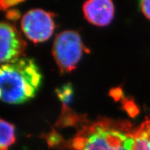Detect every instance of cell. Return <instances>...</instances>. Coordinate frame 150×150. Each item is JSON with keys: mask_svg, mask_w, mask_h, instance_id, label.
Returning a JSON list of instances; mask_svg holds the SVG:
<instances>
[{"mask_svg": "<svg viewBox=\"0 0 150 150\" xmlns=\"http://www.w3.org/2000/svg\"><path fill=\"white\" fill-rule=\"evenodd\" d=\"M133 150H150V118L134 129Z\"/></svg>", "mask_w": 150, "mask_h": 150, "instance_id": "obj_7", "label": "cell"}, {"mask_svg": "<svg viewBox=\"0 0 150 150\" xmlns=\"http://www.w3.org/2000/svg\"><path fill=\"white\" fill-rule=\"evenodd\" d=\"M53 16L42 9H32L24 15L21 28L24 35L33 42L47 40L54 29Z\"/></svg>", "mask_w": 150, "mask_h": 150, "instance_id": "obj_4", "label": "cell"}, {"mask_svg": "<svg viewBox=\"0 0 150 150\" xmlns=\"http://www.w3.org/2000/svg\"><path fill=\"white\" fill-rule=\"evenodd\" d=\"M15 140L13 125L1 119L0 121V150H7Z\"/></svg>", "mask_w": 150, "mask_h": 150, "instance_id": "obj_8", "label": "cell"}, {"mask_svg": "<svg viewBox=\"0 0 150 150\" xmlns=\"http://www.w3.org/2000/svg\"><path fill=\"white\" fill-rule=\"evenodd\" d=\"M59 99L64 104H67L70 102L72 97V88L70 85H65L56 91Z\"/></svg>", "mask_w": 150, "mask_h": 150, "instance_id": "obj_9", "label": "cell"}, {"mask_svg": "<svg viewBox=\"0 0 150 150\" xmlns=\"http://www.w3.org/2000/svg\"><path fill=\"white\" fill-rule=\"evenodd\" d=\"M134 129L128 122L99 119L79 131L71 150H133Z\"/></svg>", "mask_w": 150, "mask_h": 150, "instance_id": "obj_1", "label": "cell"}, {"mask_svg": "<svg viewBox=\"0 0 150 150\" xmlns=\"http://www.w3.org/2000/svg\"><path fill=\"white\" fill-rule=\"evenodd\" d=\"M85 50L79 34L74 31H65L56 35L52 53L61 72L74 70Z\"/></svg>", "mask_w": 150, "mask_h": 150, "instance_id": "obj_3", "label": "cell"}, {"mask_svg": "<svg viewBox=\"0 0 150 150\" xmlns=\"http://www.w3.org/2000/svg\"><path fill=\"white\" fill-rule=\"evenodd\" d=\"M22 1H14V0H11V1H8V0H6V1H3L1 0L0 1V4H1V8L2 10H6V9H8L11 6H16L18 4L22 3Z\"/></svg>", "mask_w": 150, "mask_h": 150, "instance_id": "obj_11", "label": "cell"}, {"mask_svg": "<svg viewBox=\"0 0 150 150\" xmlns=\"http://www.w3.org/2000/svg\"><path fill=\"white\" fill-rule=\"evenodd\" d=\"M42 81V74L32 59L20 57L1 64L0 97L7 104H19L33 98Z\"/></svg>", "mask_w": 150, "mask_h": 150, "instance_id": "obj_2", "label": "cell"}, {"mask_svg": "<svg viewBox=\"0 0 150 150\" xmlns=\"http://www.w3.org/2000/svg\"><path fill=\"white\" fill-rule=\"evenodd\" d=\"M84 16L90 23L98 27H105L112 21L114 5L110 0H90L83 4Z\"/></svg>", "mask_w": 150, "mask_h": 150, "instance_id": "obj_6", "label": "cell"}, {"mask_svg": "<svg viewBox=\"0 0 150 150\" xmlns=\"http://www.w3.org/2000/svg\"><path fill=\"white\" fill-rule=\"evenodd\" d=\"M26 47L21 34L12 24L2 22L0 25V61L2 64L20 58Z\"/></svg>", "mask_w": 150, "mask_h": 150, "instance_id": "obj_5", "label": "cell"}, {"mask_svg": "<svg viewBox=\"0 0 150 150\" xmlns=\"http://www.w3.org/2000/svg\"><path fill=\"white\" fill-rule=\"evenodd\" d=\"M142 12L146 18L150 20V0H143L140 2Z\"/></svg>", "mask_w": 150, "mask_h": 150, "instance_id": "obj_10", "label": "cell"}]
</instances>
